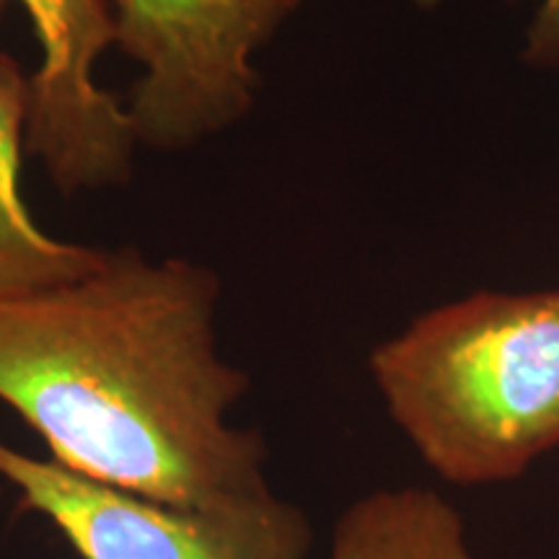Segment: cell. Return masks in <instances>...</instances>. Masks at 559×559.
Listing matches in <instances>:
<instances>
[{
    "label": "cell",
    "mask_w": 559,
    "mask_h": 559,
    "mask_svg": "<svg viewBox=\"0 0 559 559\" xmlns=\"http://www.w3.org/2000/svg\"><path fill=\"white\" fill-rule=\"evenodd\" d=\"M383 404L459 487L519 479L559 445V290H481L370 353Z\"/></svg>",
    "instance_id": "cell-2"
},
{
    "label": "cell",
    "mask_w": 559,
    "mask_h": 559,
    "mask_svg": "<svg viewBox=\"0 0 559 559\" xmlns=\"http://www.w3.org/2000/svg\"><path fill=\"white\" fill-rule=\"evenodd\" d=\"M330 559H474L459 510L425 487L376 489L340 515Z\"/></svg>",
    "instance_id": "cell-7"
},
{
    "label": "cell",
    "mask_w": 559,
    "mask_h": 559,
    "mask_svg": "<svg viewBox=\"0 0 559 559\" xmlns=\"http://www.w3.org/2000/svg\"><path fill=\"white\" fill-rule=\"evenodd\" d=\"M0 479L16 487L21 510L45 515L81 559H306L313 544L304 510L275 492L177 508L26 456L3 440Z\"/></svg>",
    "instance_id": "cell-4"
},
{
    "label": "cell",
    "mask_w": 559,
    "mask_h": 559,
    "mask_svg": "<svg viewBox=\"0 0 559 559\" xmlns=\"http://www.w3.org/2000/svg\"><path fill=\"white\" fill-rule=\"evenodd\" d=\"M412 3L423 5V9H432V5H438V0H412Z\"/></svg>",
    "instance_id": "cell-9"
},
{
    "label": "cell",
    "mask_w": 559,
    "mask_h": 559,
    "mask_svg": "<svg viewBox=\"0 0 559 559\" xmlns=\"http://www.w3.org/2000/svg\"><path fill=\"white\" fill-rule=\"evenodd\" d=\"M29 75L0 52V300L86 277L107 251L47 236L21 198V151L26 148Z\"/></svg>",
    "instance_id": "cell-6"
},
{
    "label": "cell",
    "mask_w": 559,
    "mask_h": 559,
    "mask_svg": "<svg viewBox=\"0 0 559 559\" xmlns=\"http://www.w3.org/2000/svg\"><path fill=\"white\" fill-rule=\"evenodd\" d=\"M202 264L107 251L86 277L0 300V402L66 469L177 508L267 498L264 445L228 423L249 379L215 347Z\"/></svg>",
    "instance_id": "cell-1"
},
{
    "label": "cell",
    "mask_w": 559,
    "mask_h": 559,
    "mask_svg": "<svg viewBox=\"0 0 559 559\" xmlns=\"http://www.w3.org/2000/svg\"><path fill=\"white\" fill-rule=\"evenodd\" d=\"M5 3L0 0V16ZM37 34L41 62L29 75L26 151L60 190L107 187L130 177L135 148L128 107L104 91L94 68L115 45L107 0H16Z\"/></svg>",
    "instance_id": "cell-5"
},
{
    "label": "cell",
    "mask_w": 559,
    "mask_h": 559,
    "mask_svg": "<svg viewBox=\"0 0 559 559\" xmlns=\"http://www.w3.org/2000/svg\"><path fill=\"white\" fill-rule=\"evenodd\" d=\"M115 45L145 68L130 91L138 143L177 151L247 117L251 55L275 37L300 0H107Z\"/></svg>",
    "instance_id": "cell-3"
},
{
    "label": "cell",
    "mask_w": 559,
    "mask_h": 559,
    "mask_svg": "<svg viewBox=\"0 0 559 559\" xmlns=\"http://www.w3.org/2000/svg\"><path fill=\"white\" fill-rule=\"evenodd\" d=\"M523 58L531 66H559V0H539L526 32Z\"/></svg>",
    "instance_id": "cell-8"
}]
</instances>
